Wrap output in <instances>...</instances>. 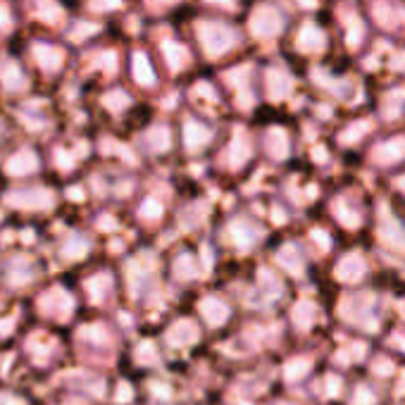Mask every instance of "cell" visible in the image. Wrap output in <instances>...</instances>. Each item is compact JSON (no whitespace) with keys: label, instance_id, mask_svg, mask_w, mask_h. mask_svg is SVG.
<instances>
[{"label":"cell","instance_id":"4","mask_svg":"<svg viewBox=\"0 0 405 405\" xmlns=\"http://www.w3.org/2000/svg\"><path fill=\"white\" fill-rule=\"evenodd\" d=\"M167 338H169V343H172V346L184 348V346H191V343L198 338V329H196V324H193V322L184 319V322H179L172 331H169Z\"/></svg>","mask_w":405,"mask_h":405},{"label":"cell","instance_id":"10","mask_svg":"<svg viewBox=\"0 0 405 405\" xmlns=\"http://www.w3.org/2000/svg\"><path fill=\"white\" fill-rule=\"evenodd\" d=\"M0 81H3L10 91H20L24 86V74L15 62H8L0 67Z\"/></svg>","mask_w":405,"mask_h":405},{"label":"cell","instance_id":"27","mask_svg":"<svg viewBox=\"0 0 405 405\" xmlns=\"http://www.w3.org/2000/svg\"><path fill=\"white\" fill-rule=\"evenodd\" d=\"M58 165L62 167V169H69L72 165H74V160H72L69 155L65 153V150H58Z\"/></svg>","mask_w":405,"mask_h":405},{"label":"cell","instance_id":"2","mask_svg":"<svg viewBox=\"0 0 405 405\" xmlns=\"http://www.w3.org/2000/svg\"><path fill=\"white\" fill-rule=\"evenodd\" d=\"M41 305H44V310L48 312V315H55L60 319H67L69 312H72V298L69 293L65 291H51L46 293L44 298H41Z\"/></svg>","mask_w":405,"mask_h":405},{"label":"cell","instance_id":"21","mask_svg":"<svg viewBox=\"0 0 405 405\" xmlns=\"http://www.w3.org/2000/svg\"><path fill=\"white\" fill-rule=\"evenodd\" d=\"M160 203L155 201V198H148L146 203H143V208H141V213H143V217H146V220H158L160 217Z\"/></svg>","mask_w":405,"mask_h":405},{"label":"cell","instance_id":"5","mask_svg":"<svg viewBox=\"0 0 405 405\" xmlns=\"http://www.w3.org/2000/svg\"><path fill=\"white\" fill-rule=\"evenodd\" d=\"M162 53H165V58H167L169 69H174V72H179L186 62H189V51H186L184 46L174 44V41H165V44H162Z\"/></svg>","mask_w":405,"mask_h":405},{"label":"cell","instance_id":"17","mask_svg":"<svg viewBox=\"0 0 405 405\" xmlns=\"http://www.w3.org/2000/svg\"><path fill=\"white\" fill-rule=\"evenodd\" d=\"M248 232H253V229H248L244 222H237V225L232 227V237L237 241L239 248H246L253 241V234H248Z\"/></svg>","mask_w":405,"mask_h":405},{"label":"cell","instance_id":"22","mask_svg":"<svg viewBox=\"0 0 405 405\" xmlns=\"http://www.w3.org/2000/svg\"><path fill=\"white\" fill-rule=\"evenodd\" d=\"M95 32H98V27H95V24H77V29H74V34H72V39L79 41V39H86V36L95 34Z\"/></svg>","mask_w":405,"mask_h":405},{"label":"cell","instance_id":"9","mask_svg":"<svg viewBox=\"0 0 405 405\" xmlns=\"http://www.w3.org/2000/svg\"><path fill=\"white\" fill-rule=\"evenodd\" d=\"M201 312L208 317L210 324H222L229 317V307H225L217 298H205L201 303Z\"/></svg>","mask_w":405,"mask_h":405},{"label":"cell","instance_id":"23","mask_svg":"<svg viewBox=\"0 0 405 405\" xmlns=\"http://www.w3.org/2000/svg\"><path fill=\"white\" fill-rule=\"evenodd\" d=\"M141 362H153V360H158V355H155V348H153V343H143L141 350H138V355H136Z\"/></svg>","mask_w":405,"mask_h":405},{"label":"cell","instance_id":"28","mask_svg":"<svg viewBox=\"0 0 405 405\" xmlns=\"http://www.w3.org/2000/svg\"><path fill=\"white\" fill-rule=\"evenodd\" d=\"M129 396H131L129 386H126V384H122V386H119V394H117V403H124V401H126V398H129Z\"/></svg>","mask_w":405,"mask_h":405},{"label":"cell","instance_id":"6","mask_svg":"<svg viewBox=\"0 0 405 405\" xmlns=\"http://www.w3.org/2000/svg\"><path fill=\"white\" fill-rule=\"evenodd\" d=\"M34 55L41 62V67H46L48 72L58 69L65 60L62 51H58V48H53V46H34Z\"/></svg>","mask_w":405,"mask_h":405},{"label":"cell","instance_id":"7","mask_svg":"<svg viewBox=\"0 0 405 405\" xmlns=\"http://www.w3.org/2000/svg\"><path fill=\"white\" fill-rule=\"evenodd\" d=\"M279 27V17L274 15L272 10H260L255 17H253V32L258 36H270L277 32Z\"/></svg>","mask_w":405,"mask_h":405},{"label":"cell","instance_id":"24","mask_svg":"<svg viewBox=\"0 0 405 405\" xmlns=\"http://www.w3.org/2000/svg\"><path fill=\"white\" fill-rule=\"evenodd\" d=\"M98 65H102L105 67V72H114V67H117V58H114V53H102V55L98 58Z\"/></svg>","mask_w":405,"mask_h":405},{"label":"cell","instance_id":"33","mask_svg":"<svg viewBox=\"0 0 405 405\" xmlns=\"http://www.w3.org/2000/svg\"><path fill=\"white\" fill-rule=\"evenodd\" d=\"M213 3H222V5H229L232 0H213Z\"/></svg>","mask_w":405,"mask_h":405},{"label":"cell","instance_id":"15","mask_svg":"<svg viewBox=\"0 0 405 405\" xmlns=\"http://www.w3.org/2000/svg\"><path fill=\"white\" fill-rule=\"evenodd\" d=\"M246 158H248V143H246L244 134H239L232 143V165L239 167Z\"/></svg>","mask_w":405,"mask_h":405},{"label":"cell","instance_id":"34","mask_svg":"<svg viewBox=\"0 0 405 405\" xmlns=\"http://www.w3.org/2000/svg\"><path fill=\"white\" fill-rule=\"evenodd\" d=\"M160 3H167V0H160Z\"/></svg>","mask_w":405,"mask_h":405},{"label":"cell","instance_id":"25","mask_svg":"<svg viewBox=\"0 0 405 405\" xmlns=\"http://www.w3.org/2000/svg\"><path fill=\"white\" fill-rule=\"evenodd\" d=\"M81 336L93 338V341H105V338H107L105 331L98 329V326H91V329H84V331H81Z\"/></svg>","mask_w":405,"mask_h":405},{"label":"cell","instance_id":"1","mask_svg":"<svg viewBox=\"0 0 405 405\" xmlns=\"http://www.w3.org/2000/svg\"><path fill=\"white\" fill-rule=\"evenodd\" d=\"M198 36H201V44L208 55H222V53H227L234 46V34L225 24L215 22L198 24Z\"/></svg>","mask_w":405,"mask_h":405},{"label":"cell","instance_id":"13","mask_svg":"<svg viewBox=\"0 0 405 405\" xmlns=\"http://www.w3.org/2000/svg\"><path fill=\"white\" fill-rule=\"evenodd\" d=\"M110 274H98V277H93V279H88L86 281V286H88V293H91V298L93 300H100L102 296H105V291L110 288Z\"/></svg>","mask_w":405,"mask_h":405},{"label":"cell","instance_id":"3","mask_svg":"<svg viewBox=\"0 0 405 405\" xmlns=\"http://www.w3.org/2000/svg\"><path fill=\"white\" fill-rule=\"evenodd\" d=\"M10 205L17 208H51L53 196L48 191H27V193H15L8 198Z\"/></svg>","mask_w":405,"mask_h":405},{"label":"cell","instance_id":"14","mask_svg":"<svg viewBox=\"0 0 405 405\" xmlns=\"http://www.w3.org/2000/svg\"><path fill=\"white\" fill-rule=\"evenodd\" d=\"M39 15L44 17L46 22H58L62 17V10H60L58 3L53 0H39Z\"/></svg>","mask_w":405,"mask_h":405},{"label":"cell","instance_id":"11","mask_svg":"<svg viewBox=\"0 0 405 405\" xmlns=\"http://www.w3.org/2000/svg\"><path fill=\"white\" fill-rule=\"evenodd\" d=\"M36 165H39V162H36L32 153H17L15 158L8 162V172L15 174V177L17 174H29V172H34Z\"/></svg>","mask_w":405,"mask_h":405},{"label":"cell","instance_id":"16","mask_svg":"<svg viewBox=\"0 0 405 405\" xmlns=\"http://www.w3.org/2000/svg\"><path fill=\"white\" fill-rule=\"evenodd\" d=\"M86 248H88L86 239L72 237L67 241V246H65V255H67V258H84V255H86Z\"/></svg>","mask_w":405,"mask_h":405},{"label":"cell","instance_id":"31","mask_svg":"<svg viewBox=\"0 0 405 405\" xmlns=\"http://www.w3.org/2000/svg\"><path fill=\"white\" fill-rule=\"evenodd\" d=\"M100 227H105V229H114L117 225H114V222L110 220V217H102V220H100Z\"/></svg>","mask_w":405,"mask_h":405},{"label":"cell","instance_id":"19","mask_svg":"<svg viewBox=\"0 0 405 405\" xmlns=\"http://www.w3.org/2000/svg\"><path fill=\"white\" fill-rule=\"evenodd\" d=\"M174 270H177V274L181 277V279H189V277L196 274V270H193L191 255H179V260L174 263Z\"/></svg>","mask_w":405,"mask_h":405},{"label":"cell","instance_id":"30","mask_svg":"<svg viewBox=\"0 0 405 405\" xmlns=\"http://www.w3.org/2000/svg\"><path fill=\"white\" fill-rule=\"evenodd\" d=\"M0 405H24V403L15 401V398H10V396H0Z\"/></svg>","mask_w":405,"mask_h":405},{"label":"cell","instance_id":"12","mask_svg":"<svg viewBox=\"0 0 405 405\" xmlns=\"http://www.w3.org/2000/svg\"><path fill=\"white\" fill-rule=\"evenodd\" d=\"M134 77L138 84H143V86H153L155 84V74H153V69H150L146 55L134 58Z\"/></svg>","mask_w":405,"mask_h":405},{"label":"cell","instance_id":"20","mask_svg":"<svg viewBox=\"0 0 405 405\" xmlns=\"http://www.w3.org/2000/svg\"><path fill=\"white\" fill-rule=\"evenodd\" d=\"M105 105L110 107V110H122L124 105H129V95L122 93V91L110 93V95H105Z\"/></svg>","mask_w":405,"mask_h":405},{"label":"cell","instance_id":"29","mask_svg":"<svg viewBox=\"0 0 405 405\" xmlns=\"http://www.w3.org/2000/svg\"><path fill=\"white\" fill-rule=\"evenodd\" d=\"M8 22H10V15H8V10L0 5V29L3 27H8Z\"/></svg>","mask_w":405,"mask_h":405},{"label":"cell","instance_id":"32","mask_svg":"<svg viewBox=\"0 0 405 405\" xmlns=\"http://www.w3.org/2000/svg\"><path fill=\"white\" fill-rule=\"evenodd\" d=\"M69 198H74V201H77V198H79V201H81V198H84L81 189H69Z\"/></svg>","mask_w":405,"mask_h":405},{"label":"cell","instance_id":"26","mask_svg":"<svg viewBox=\"0 0 405 405\" xmlns=\"http://www.w3.org/2000/svg\"><path fill=\"white\" fill-rule=\"evenodd\" d=\"M119 5V0H91V8H95V10H112V8H117Z\"/></svg>","mask_w":405,"mask_h":405},{"label":"cell","instance_id":"8","mask_svg":"<svg viewBox=\"0 0 405 405\" xmlns=\"http://www.w3.org/2000/svg\"><path fill=\"white\" fill-rule=\"evenodd\" d=\"M184 136H186V146L196 150V148H201L210 141V129H205V126L198 124V122H186Z\"/></svg>","mask_w":405,"mask_h":405},{"label":"cell","instance_id":"18","mask_svg":"<svg viewBox=\"0 0 405 405\" xmlns=\"http://www.w3.org/2000/svg\"><path fill=\"white\" fill-rule=\"evenodd\" d=\"M148 141L155 150H167L169 148V131L165 129V126H160V129L150 131Z\"/></svg>","mask_w":405,"mask_h":405}]
</instances>
